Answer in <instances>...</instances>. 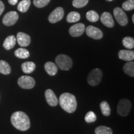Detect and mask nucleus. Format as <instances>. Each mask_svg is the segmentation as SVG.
Masks as SVG:
<instances>
[{"mask_svg": "<svg viewBox=\"0 0 134 134\" xmlns=\"http://www.w3.org/2000/svg\"><path fill=\"white\" fill-rule=\"evenodd\" d=\"M86 17L89 21L92 22V23H95V22L98 21L99 18L98 13L96 11H93V10H91V11H89L88 12H87Z\"/></svg>", "mask_w": 134, "mask_h": 134, "instance_id": "a878e982", "label": "nucleus"}, {"mask_svg": "<svg viewBox=\"0 0 134 134\" xmlns=\"http://www.w3.org/2000/svg\"><path fill=\"white\" fill-rule=\"evenodd\" d=\"M113 130L110 128L106 126L100 125L96 128L95 133L96 134H113Z\"/></svg>", "mask_w": 134, "mask_h": 134, "instance_id": "b1692460", "label": "nucleus"}, {"mask_svg": "<svg viewBox=\"0 0 134 134\" xmlns=\"http://www.w3.org/2000/svg\"><path fill=\"white\" fill-rule=\"evenodd\" d=\"M11 71V69L9 65L4 60H0V73L3 75H9Z\"/></svg>", "mask_w": 134, "mask_h": 134, "instance_id": "4be33fe9", "label": "nucleus"}, {"mask_svg": "<svg viewBox=\"0 0 134 134\" xmlns=\"http://www.w3.org/2000/svg\"><path fill=\"white\" fill-rule=\"evenodd\" d=\"M50 0H34V4L36 7L41 8L46 6L50 3Z\"/></svg>", "mask_w": 134, "mask_h": 134, "instance_id": "7c9ffc66", "label": "nucleus"}, {"mask_svg": "<svg viewBox=\"0 0 134 134\" xmlns=\"http://www.w3.org/2000/svg\"><path fill=\"white\" fill-rule=\"evenodd\" d=\"M63 16H64L63 9L61 7H58L50 13L49 16H48V21L50 23L54 24V23L61 21L63 19Z\"/></svg>", "mask_w": 134, "mask_h": 134, "instance_id": "1a4fd4ad", "label": "nucleus"}, {"mask_svg": "<svg viewBox=\"0 0 134 134\" xmlns=\"http://www.w3.org/2000/svg\"><path fill=\"white\" fill-rule=\"evenodd\" d=\"M122 8L125 11H131L134 8V0H127L122 4Z\"/></svg>", "mask_w": 134, "mask_h": 134, "instance_id": "cd10ccee", "label": "nucleus"}, {"mask_svg": "<svg viewBox=\"0 0 134 134\" xmlns=\"http://www.w3.org/2000/svg\"><path fill=\"white\" fill-rule=\"evenodd\" d=\"M124 71L129 76H134V62L130 61L127 62L123 66Z\"/></svg>", "mask_w": 134, "mask_h": 134, "instance_id": "6ab92c4d", "label": "nucleus"}, {"mask_svg": "<svg viewBox=\"0 0 134 134\" xmlns=\"http://www.w3.org/2000/svg\"><path fill=\"white\" fill-rule=\"evenodd\" d=\"M59 103L61 108L68 113H74L76 109V99L72 94L65 93L61 94L59 98Z\"/></svg>", "mask_w": 134, "mask_h": 134, "instance_id": "f03ea898", "label": "nucleus"}, {"mask_svg": "<svg viewBox=\"0 0 134 134\" xmlns=\"http://www.w3.org/2000/svg\"><path fill=\"white\" fill-rule=\"evenodd\" d=\"M86 33L88 37L96 40H99L103 37V32L99 28L93 26H89L87 27L86 29Z\"/></svg>", "mask_w": 134, "mask_h": 134, "instance_id": "9d476101", "label": "nucleus"}, {"mask_svg": "<svg viewBox=\"0 0 134 134\" xmlns=\"http://www.w3.org/2000/svg\"><path fill=\"white\" fill-rule=\"evenodd\" d=\"M19 19V15L16 11H10L4 15L3 19V24L6 26H11L15 24Z\"/></svg>", "mask_w": 134, "mask_h": 134, "instance_id": "6e6552de", "label": "nucleus"}, {"mask_svg": "<svg viewBox=\"0 0 134 134\" xmlns=\"http://www.w3.org/2000/svg\"><path fill=\"white\" fill-rule=\"evenodd\" d=\"M103 77L102 71L99 68H95L89 73L87 81L90 85L92 86H95L100 83Z\"/></svg>", "mask_w": 134, "mask_h": 134, "instance_id": "39448f33", "label": "nucleus"}, {"mask_svg": "<svg viewBox=\"0 0 134 134\" xmlns=\"http://www.w3.org/2000/svg\"><path fill=\"white\" fill-rule=\"evenodd\" d=\"M4 9V3H3L1 1H0V16H1V14L3 13Z\"/></svg>", "mask_w": 134, "mask_h": 134, "instance_id": "2f4dec72", "label": "nucleus"}, {"mask_svg": "<svg viewBox=\"0 0 134 134\" xmlns=\"http://www.w3.org/2000/svg\"><path fill=\"white\" fill-rule=\"evenodd\" d=\"M18 0H8V2L11 5H15L17 4V3H18Z\"/></svg>", "mask_w": 134, "mask_h": 134, "instance_id": "473e14b6", "label": "nucleus"}, {"mask_svg": "<svg viewBox=\"0 0 134 134\" xmlns=\"http://www.w3.org/2000/svg\"><path fill=\"white\" fill-rule=\"evenodd\" d=\"M14 55L16 57L22 59H25L29 57L30 53L27 50L24 48H19L17 49L14 52Z\"/></svg>", "mask_w": 134, "mask_h": 134, "instance_id": "aec40b11", "label": "nucleus"}, {"mask_svg": "<svg viewBox=\"0 0 134 134\" xmlns=\"http://www.w3.org/2000/svg\"><path fill=\"white\" fill-rule=\"evenodd\" d=\"M100 108L104 116H109L110 114V108L106 101H103L100 104Z\"/></svg>", "mask_w": 134, "mask_h": 134, "instance_id": "393cba45", "label": "nucleus"}, {"mask_svg": "<svg viewBox=\"0 0 134 134\" xmlns=\"http://www.w3.org/2000/svg\"><path fill=\"white\" fill-rule=\"evenodd\" d=\"M44 68L47 74L50 76H54L58 72L57 66L52 62H47L44 65Z\"/></svg>", "mask_w": 134, "mask_h": 134, "instance_id": "dca6fc26", "label": "nucleus"}, {"mask_svg": "<svg viewBox=\"0 0 134 134\" xmlns=\"http://www.w3.org/2000/svg\"><path fill=\"white\" fill-rule=\"evenodd\" d=\"M122 43L125 48L128 49H132L134 47V39L130 37H126L122 40Z\"/></svg>", "mask_w": 134, "mask_h": 134, "instance_id": "bb28decb", "label": "nucleus"}, {"mask_svg": "<svg viewBox=\"0 0 134 134\" xmlns=\"http://www.w3.org/2000/svg\"><path fill=\"white\" fill-rule=\"evenodd\" d=\"M18 85L21 88L26 90L33 88L36 85V81L32 77L29 76H22L18 80Z\"/></svg>", "mask_w": 134, "mask_h": 134, "instance_id": "423d86ee", "label": "nucleus"}, {"mask_svg": "<svg viewBox=\"0 0 134 134\" xmlns=\"http://www.w3.org/2000/svg\"><path fill=\"white\" fill-rule=\"evenodd\" d=\"M119 57L125 61H132L134 59V52L129 50H121L119 52Z\"/></svg>", "mask_w": 134, "mask_h": 134, "instance_id": "2eb2a0df", "label": "nucleus"}, {"mask_svg": "<svg viewBox=\"0 0 134 134\" xmlns=\"http://www.w3.org/2000/svg\"><path fill=\"white\" fill-rule=\"evenodd\" d=\"M81 16L78 13L75 12V11H72L68 14L66 17V21L68 23H76V22L79 21Z\"/></svg>", "mask_w": 134, "mask_h": 134, "instance_id": "5701e85b", "label": "nucleus"}, {"mask_svg": "<svg viewBox=\"0 0 134 134\" xmlns=\"http://www.w3.org/2000/svg\"><path fill=\"white\" fill-rule=\"evenodd\" d=\"M31 0H22L18 5V9L21 13H26L31 6Z\"/></svg>", "mask_w": 134, "mask_h": 134, "instance_id": "412c9836", "label": "nucleus"}, {"mask_svg": "<svg viewBox=\"0 0 134 134\" xmlns=\"http://www.w3.org/2000/svg\"><path fill=\"white\" fill-rule=\"evenodd\" d=\"M11 122L15 128L21 131H26L31 127L29 117L24 112L17 111L13 113Z\"/></svg>", "mask_w": 134, "mask_h": 134, "instance_id": "f257e3e1", "label": "nucleus"}, {"mask_svg": "<svg viewBox=\"0 0 134 134\" xmlns=\"http://www.w3.org/2000/svg\"><path fill=\"white\" fill-rule=\"evenodd\" d=\"M36 64L32 62H27L23 63L21 65L22 70L24 73L29 74L32 73L36 69Z\"/></svg>", "mask_w": 134, "mask_h": 134, "instance_id": "a211bd4d", "label": "nucleus"}, {"mask_svg": "<svg viewBox=\"0 0 134 134\" xmlns=\"http://www.w3.org/2000/svg\"><path fill=\"white\" fill-rule=\"evenodd\" d=\"M85 121L88 123H91V122H94L96 120V115L93 112L90 111L85 115Z\"/></svg>", "mask_w": 134, "mask_h": 134, "instance_id": "c756f323", "label": "nucleus"}, {"mask_svg": "<svg viewBox=\"0 0 134 134\" xmlns=\"http://www.w3.org/2000/svg\"><path fill=\"white\" fill-rule=\"evenodd\" d=\"M85 31V26L82 23H78L72 26L69 29V33L72 37L81 36Z\"/></svg>", "mask_w": 134, "mask_h": 134, "instance_id": "9b49d317", "label": "nucleus"}, {"mask_svg": "<svg viewBox=\"0 0 134 134\" xmlns=\"http://www.w3.org/2000/svg\"><path fill=\"white\" fill-rule=\"evenodd\" d=\"M106 1H113V0H106Z\"/></svg>", "mask_w": 134, "mask_h": 134, "instance_id": "f704fd0d", "label": "nucleus"}, {"mask_svg": "<svg viewBox=\"0 0 134 134\" xmlns=\"http://www.w3.org/2000/svg\"><path fill=\"white\" fill-rule=\"evenodd\" d=\"M55 62L62 70H70L73 65L71 58L64 54L58 55L55 58Z\"/></svg>", "mask_w": 134, "mask_h": 134, "instance_id": "7ed1b4c3", "label": "nucleus"}, {"mask_svg": "<svg viewBox=\"0 0 134 134\" xmlns=\"http://www.w3.org/2000/svg\"><path fill=\"white\" fill-rule=\"evenodd\" d=\"M132 22H133V23H134V15H133V16H132Z\"/></svg>", "mask_w": 134, "mask_h": 134, "instance_id": "72a5a7b5", "label": "nucleus"}, {"mask_svg": "<svg viewBox=\"0 0 134 134\" xmlns=\"http://www.w3.org/2000/svg\"><path fill=\"white\" fill-rule=\"evenodd\" d=\"M17 41L20 46L27 47L31 43V39L29 35L20 32L17 34Z\"/></svg>", "mask_w": 134, "mask_h": 134, "instance_id": "ddd939ff", "label": "nucleus"}, {"mask_svg": "<svg viewBox=\"0 0 134 134\" xmlns=\"http://www.w3.org/2000/svg\"><path fill=\"white\" fill-rule=\"evenodd\" d=\"M100 21L105 26L111 28L114 26V21L112 15L108 12H104L100 16Z\"/></svg>", "mask_w": 134, "mask_h": 134, "instance_id": "4468645a", "label": "nucleus"}, {"mask_svg": "<svg viewBox=\"0 0 134 134\" xmlns=\"http://www.w3.org/2000/svg\"><path fill=\"white\" fill-rule=\"evenodd\" d=\"M16 43V37L14 36H9L4 40V43H3V47L6 50H11L15 46Z\"/></svg>", "mask_w": 134, "mask_h": 134, "instance_id": "f3484780", "label": "nucleus"}, {"mask_svg": "<svg viewBox=\"0 0 134 134\" xmlns=\"http://www.w3.org/2000/svg\"><path fill=\"white\" fill-rule=\"evenodd\" d=\"M114 16L115 19L117 20V23L120 26H124L128 23V18L124 11L120 8H115L114 9Z\"/></svg>", "mask_w": 134, "mask_h": 134, "instance_id": "0eeeda50", "label": "nucleus"}, {"mask_svg": "<svg viewBox=\"0 0 134 134\" xmlns=\"http://www.w3.org/2000/svg\"><path fill=\"white\" fill-rule=\"evenodd\" d=\"M45 96L47 103L49 104L50 106L55 107L57 105L58 103V100L57 98L56 95L52 90H47L45 92Z\"/></svg>", "mask_w": 134, "mask_h": 134, "instance_id": "f8f14e48", "label": "nucleus"}, {"mask_svg": "<svg viewBox=\"0 0 134 134\" xmlns=\"http://www.w3.org/2000/svg\"><path fill=\"white\" fill-rule=\"evenodd\" d=\"M132 108V104L127 99H122L117 105V113L122 117H125L129 114Z\"/></svg>", "mask_w": 134, "mask_h": 134, "instance_id": "20e7f679", "label": "nucleus"}, {"mask_svg": "<svg viewBox=\"0 0 134 134\" xmlns=\"http://www.w3.org/2000/svg\"><path fill=\"white\" fill-rule=\"evenodd\" d=\"M88 1L89 0H73L72 4H73V6L75 8H80L87 5Z\"/></svg>", "mask_w": 134, "mask_h": 134, "instance_id": "c85d7f7f", "label": "nucleus"}]
</instances>
